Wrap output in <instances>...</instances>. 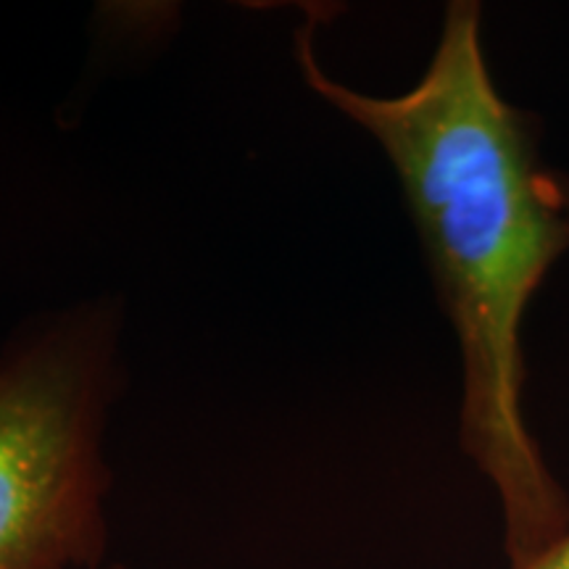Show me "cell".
<instances>
[{"label":"cell","mask_w":569,"mask_h":569,"mask_svg":"<svg viewBox=\"0 0 569 569\" xmlns=\"http://www.w3.org/2000/svg\"><path fill=\"white\" fill-rule=\"evenodd\" d=\"M296 59L322 101L372 134L393 163L432 280L461 351L459 440L493 482L511 569L569 532V498L525 422L522 325L546 274L569 251L557 177L540 163L536 119L490 77L482 9L446 6L422 80L367 96L325 71L315 19Z\"/></svg>","instance_id":"1"},{"label":"cell","mask_w":569,"mask_h":569,"mask_svg":"<svg viewBox=\"0 0 569 569\" xmlns=\"http://www.w3.org/2000/svg\"><path fill=\"white\" fill-rule=\"evenodd\" d=\"M103 569H130V567H124V565H109V567H103Z\"/></svg>","instance_id":"5"},{"label":"cell","mask_w":569,"mask_h":569,"mask_svg":"<svg viewBox=\"0 0 569 569\" xmlns=\"http://www.w3.org/2000/svg\"><path fill=\"white\" fill-rule=\"evenodd\" d=\"M515 569H569V532H565L543 553H538L536 559H530L528 565Z\"/></svg>","instance_id":"3"},{"label":"cell","mask_w":569,"mask_h":569,"mask_svg":"<svg viewBox=\"0 0 569 569\" xmlns=\"http://www.w3.org/2000/svg\"><path fill=\"white\" fill-rule=\"evenodd\" d=\"M117 311H69L0 353V569H103Z\"/></svg>","instance_id":"2"},{"label":"cell","mask_w":569,"mask_h":569,"mask_svg":"<svg viewBox=\"0 0 569 569\" xmlns=\"http://www.w3.org/2000/svg\"><path fill=\"white\" fill-rule=\"evenodd\" d=\"M553 177H557L559 203H561V209H565L567 219H569V174H557V172H553Z\"/></svg>","instance_id":"4"}]
</instances>
